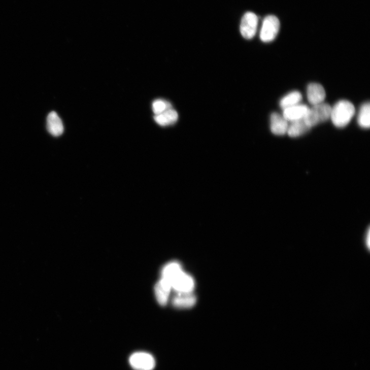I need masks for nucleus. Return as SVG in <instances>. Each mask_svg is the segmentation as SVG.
I'll return each instance as SVG.
<instances>
[{
	"mask_svg": "<svg viewBox=\"0 0 370 370\" xmlns=\"http://www.w3.org/2000/svg\"><path fill=\"white\" fill-rule=\"evenodd\" d=\"M355 112L352 103L346 100H340L331 108L330 119L335 127L344 128L350 122Z\"/></svg>",
	"mask_w": 370,
	"mask_h": 370,
	"instance_id": "1",
	"label": "nucleus"
},
{
	"mask_svg": "<svg viewBox=\"0 0 370 370\" xmlns=\"http://www.w3.org/2000/svg\"><path fill=\"white\" fill-rule=\"evenodd\" d=\"M331 108L330 105L324 103L313 106L311 108H309L304 119L311 128L330 119Z\"/></svg>",
	"mask_w": 370,
	"mask_h": 370,
	"instance_id": "2",
	"label": "nucleus"
},
{
	"mask_svg": "<svg viewBox=\"0 0 370 370\" xmlns=\"http://www.w3.org/2000/svg\"><path fill=\"white\" fill-rule=\"evenodd\" d=\"M280 24L278 18L273 15L266 16L262 25L260 38L263 43H270L275 39L280 29Z\"/></svg>",
	"mask_w": 370,
	"mask_h": 370,
	"instance_id": "3",
	"label": "nucleus"
},
{
	"mask_svg": "<svg viewBox=\"0 0 370 370\" xmlns=\"http://www.w3.org/2000/svg\"><path fill=\"white\" fill-rule=\"evenodd\" d=\"M129 363L135 370H153L156 365L153 356L144 352H136L131 355Z\"/></svg>",
	"mask_w": 370,
	"mask_h": 370,
	"instance_id": "4",
	"label": "nucleus"
},
{
	"mask_svg": "<svg viewBox=\"0 0 370 370\" xmlns=\"http://www.w3.org/2000/svg\"><path fill=\"white\" fill-rule=\"evenodd\" d=\"M258 17L252 12H248L243 16L241 24L240 32L246 39L250 40L255 36L258 25Z\"/></svg>",
	"mask_w": 370,
	"mask_h": 370,
	"instance_id": "5",
	"label": "nucleus"
},
{
	"mask_svg": "<svg viewBox=\"0 0 370 370\" xmlns=\"http://www.w3.org/2000/svg\"><path fill=\"white\" fill-rule=\"evenodd\" d=\"M173 290L176 293H193L195 282L192 276L184 271L180 273L171 283Z\"/></svg>",
	"mask_w": 370,
	"mask_h": 370,
	"instance_id": "6",
	"label": "nucleus"
},
{
	"mask_svg": "<svg viewBox=\"0 0 370 370\" xmlns=\"http://www.w3.org/2000/svg\"><path fill=\"white\" fill-rule=\"evenodd\" d=\"M172 290L171 283L166 280L161 278L154 288L156 300L159 305L165 306L167 304Z\"/></svg>",
	"mask_w": 370,
	"mask_h": 370,
	"instance_id": "7",
	"label": "nucleus"
},
{
	"mask_svg": "<svg viewBox=\"0 0 370 370\" xmlns=\"http://www.w3.org/2000/svg\"><path fill=\"white\" fill-rule=\"evenodd\" d=\"M309 107L306 105L298 104L283 110L282 116L288 122H294L304 119Z\"/></svg>",
	"mask_w": 370,
	"mask_h": 370,
	"instance_id": "8",
	"label": "nucleus"
},
{
	"mask_svg": "<svg viewBox=\"0 0 370 370\" xmlns=\"http://www.w3.org/2000/svg\"><path fill=\"white\" fill-rule=\"evenodd\" d=\"M307 96L308 102L313 106L324 103L326 93L320 84L311 83L307 87Z\"/></svg>",
	"mask_w": 370,
	"mask_h": 370,
	"instance_id": "9",
	"label": "nucleus"
},
{
	"mask_svg": "<svg viewBox=\"0 0 370 370\" xmlns=\"http://www.w3.org/2000/svg\"><path fill=\"white\" fill-rule=\"evenodd\" d=\"M289 122H288L282 115L277 113H273L270 117V129L271 132L276 136H283L287 133L288 127H289Z\"/></svg>",
	"mask_w": 370,
	"mask_h": 370,
	"instance_id": "10",
	"label": "nucleus"
},
{
	"mask_svg": "<svg viewBox=\"0 0 370 370\" xmlns=\"http://www.w3.org/2000/svg\"><path fill=\"white\" fill-rule=\"evenodd\" d=\"M47 130L54 137H59L64 132V127L61 118L56 112H51L47 117Z\"/></svg>",
	"mask_w": 370,
	"mask_h": 370,
	"instance_id": "11",
	"label": "nucleus"
},
{
	"mask_svg": "<svg viewBox=\"0 0 370 370\" xmlns=\"http://www.w3.org/2000/svg\"><path fill=\"white\" fill-rule=\"evenodd\" d=\"M179 118L178 112L173 108L164 112L156 115L154 117V120L160 126L166 127L175 124Z\"/></svg>",
	"mask_w": 370,
	"mask_h": 370,
	"instance_id": "12",
	"label": "nucleus"
},
{
	"mask_svg": "<svg viewBox=\"0 0 370 370\" xmlns=\"http://www.w3.org/2000/svg\"><path fill=\"white\" fill-rule=\"evenodd\" d=\"M196 298L193 293H176L173 299L172 303L174 307L180 309L192 308L195 304Z\"/></svg>",
	"mask_w": 370,
	"mask_h": 370,
	"instance_id": "13",
	"label": "nucleus"
},
{
	"mask_svg": "<svg viewBox=\"0 0 370 370\" xmlns=\"http://www.w3.org/2000/svg\"><path fill=\"white\" fill-rule=\"evenodd\" d=\"M183 271L182 266L180 263L173 261L163 266L161 272V278L171 283L172 281Z\"/></svg>",
	"mask_w": 370,
	"mask_h": 370,
	"instance_id": "14",
	"label": "nucleus"
},
{
	"mask_svg": "<svg viewBox=\"0 0 370 370\" xmlns=\"http://www.w3.org/2000/svg\"><path fill=\"white\" fill-rule=\"evenodd\" d=\"M287 133L290 137L297 138L308 132L311 128L307 124L304 119L291 122Z\"/></svg>",
	"mask_w": 370,
	"mask_h": 370,
	"instance_id": "15",
	"label": "nucleus"
},
{
	"mask_svg": "<svg viewBox=\"0 0 370 370\" xmlns=\"http://www.w3.org/2000/svg\"><path fill=\"white\" fill-rule=\"evenodd\" d=\"M302 100L301 93L297 91L291 92L284 96L280 101L282 110L300 104Z\"/></svg>",
	"mask_w": 370,
	"mask_h": 370,
	"instance_id": "16",
	"label": "nucleus"
},
{
	"mask_svg": "<svg viewBox=\"0 0 370 370\" xmlns=\"http://www.w3.org/2000/svg\"><path fill=\"white\" fill-rule=\"evenodd\" d=\"M359 126L363 129H368L370 126V106L369 103H364L361 107L357 117Z\"/></svg>",
	"mask_w": 370,
	"mask_h": 370,
	"instance_id": "17",
	"label": "nucleus"
},
{
	"mask_svg": "<svg viewBox=\"0 0 370 370\" xmlns=\"http://www.w3.org/2000/svg\"><path fill=\"white\" fill-rule=\"evenodd\" d=\"M172 108H173L172 105L170 102L161 99H156L152 104V110L155 115L161 114Z\"/></svg>",
	"mask_w": 370,
	"mask_h": 370,
	"instance_id": "18",
	"label": "nucleus"
},
{
	"mask_svg": "<svg viewBox=\"0 0 370 370\" xmlns=\"http://www.w3.org/2000/svg\"><path fill=\"white\" fill-rule=\"evenodd\" d=\"M365 236V240H364V246L365 247L367 251H369V239H370V233H369V229H368L367 232H366Z\"/></svg>",
	"mask_w": 370,
	"mask_h": 370,
	"instance_id": "19",
	"label": "nucleus"
}]
</instances>
